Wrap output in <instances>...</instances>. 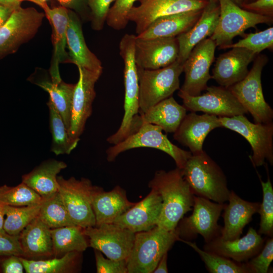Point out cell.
Returning <instances> with one entry per match:
<instances>
[{
	"label": "cell",
	"instance_id": "1",
	"mask_svg": "<svg viewBox=\"0 0 273 273\" xmlns=\"http://www.w3.org/2000/svg\"><path fill=\"white\" fill-rule=\"evenodd\" d=\"M148 187L161 196L162 208L157 225L167 231L174 230L188 212L192 210L193 194L181 170L176 168L168 171H157Z\"/></svg>",
	"mask_w": 273,
	"mask_h": 273
},
{
	"label": "cell",
	"instance_id": "2",
	"mask_svg": "<svg viewBox=\"0 0 273 273\" xmlns=\"http://www.w3.org/2000/svg\"><path fill=\"white\" fill-rule=\"evenodd\" d=\"M136 35L125 34L119 42V54L124 63V115L118 130L109 136L108 143L116 145L136 132L143 121L139 114V86L134 59Z\"/></svg>",
	"mask_w": 273,
	"mask_h": 273
},
{
	"label": "cell",
	"instance_id": "3",
	"mask_svg": "<svg viewBox=\"0 0 273 273\" xmlns=\"http://www.w3.org/2000/svg\"><path fill=\"white\" fill-rule=\"evenodd\" d=\"M181 170L194 195L221 204L228 201L231 191L226 176L204 151L192 155Z\"/></svg>",
	"mask_w": 273,
	"mask_h": 273
},
{
	"label": "cell",
	"instance_id": "4",
	"mask_svg": "<svg viewBox=\"0 0 273 273\" xmlns=\"http://www.w3.org/2000/svg\"><path fill=\"white\" fill-rule=\"evenodd\" d=\"M175 229L167 231L156 225L135 233L131 253L127 258V273H152L162 256L179 239Z\"/></svg>",
	"mask_w": 273,
	"mask_h": 273
},
{
	"label": "cell",
	"instance_id": "5",
	"mask_svg": "<svg viewBox=\"0 0 273 273\" xmlns=\"http://www.w3.org/2000/svg\"><path fill=\"white\" fill-rule=\"evenodd\" d=\"M183 64L177 60L157 69L137 67L139 86V114L142 115L158 102L172 96L179 89Z\"/></svg>",
	"mask_w": 273,
	"mask_h": 273
},
{
	"label": "cell",
	"instance_id": "6",
	"mask_svg": "<svg viewBox=\"0 0 273 273\" xmlns=\"http://www.w3.org/2000/svg\"><path fill=\"white\" fill-rule=\"evenodd\" d=\"M267 61L266 55L258 54L246 77L228 88L251 114L255 123L272 122L273 110L264 99L261 79L263 68Z\"/></svg>",
	"mask_w": 273,
	"mask_h": 273
},
{
	"label": "cell",
	"instance_id": "7",
	"mask_svg": "<svg viewBox=\"0 0 273 273\" xmlns=\"http://www.w3.org/2000/svg\"><path fill=\"white\" fill-rule=\"evenodd\" d=\"M162 131L161 128L156 125L143 122L136 132L107 149L108 161H114L119 154L127 150L147 147L156 149L167 154L174 160L176 167L183 169L192 154L172 143Z\"/></svg>",
	"mask_w": 273,
	"mask_h": 273
},
{
	"label": "cell",
	"instance_id": "8",
	"mask_svg": "<svg viewBox=\"0 0 273 273\" xmlns=\"http://www.w3.org/2000/svg\"><path fill=\"white\" fill-rule=\"evenodd\" d=\"M225 204L194 195L192 214L183 218L176 228L179 238L189 241L200 235L206 243L220 236L222 227L218 221Z\"/></svg>",
	"mask_w": 273,
	"mask_h": 273
},
{
	"label": "cell",
	"instance_id": "9",
	"mask_svg": "<svg viewBox=\"0 0 273 273\" xmlns=\"http://www.w3.org/2000/svg\"><path fill=\"white\" fill-rule=\"evenodd\" d=\"M220 15L216 28L210 37L216 46L224 49L232 43L233 38L259 24H270L272 17L242 9L232 0H219Z\"/></svg>",
	"mask_w": 273,
	"mask_h": 273
},
{
	"label": "cell",
	"instance_id": "10",
	"mask_svg": "<svg viewBox=\"0 0 273 273\" xmlns=\"http://www.w3.org/2000/svg\"><path fill=\"white\" fill-rule=\"evenodd\" d=\"M221 127L234 131L249 143L252 152L250 157L254 167L267 161L273 165V123H252L244 115L218 117Z\"/></svg>",
	"mask_w": 273,
	"mask_h": 273
},
{
	"label": "cell",
	"instance_id": "11",
	"mask_svg": "<svg viewBox=\"0 0 273 273\" xmlns=\"http://www.w3.org/2000/svg\"><path fill=\"white\" fill-rule=\"evenodd\" d=\"M58 192L73 223L84 229L96 225L92 205V196L95 186L86 178L66 179L57 176Z\"/></svg>",
	"mask_w": 273,
	"mask_h": 273
},
{
	"label": "cell",
	"instance_id": "12",
	"mask_svg": "<svg viewBox=\"0 0 273 273\" xmlns=\"http://www.w3.org/2000/svg\"><path fill=\"white\" fill-rule=\"evenodd\" d=\"M44 16L34 8L20 6L14 9L0 28V59L14 53L21 44L33 37Z\"/></svg>",
	"mask_w": 273,
	"mask_h": 273
},
{
	"label": "cell",
	"instance_id": "13",
	"mask_svg": "<svg viewBox=\"0 0 273 273\" xmlns=\"http://www.w3.org/2000/svg\"><path fill=\"white\" fill-rule=\"evenodd\" d=\"M205 90V93L196 96H190L180 90L177 94L183 100V106L191 112L201 111L227 117L248 113L228 88L211 86Z\"/></svg>",
	"mask_w": 273,
	"mask_h": 273
},
{
	"label": "cell",
	"instance_id": "14",
	"mask_svg": "<svg viewBox=\"0 0 273 273\" xmlns=\"http://www.w3.org/2000/svg\"><path fill=\"white\" fill-rule=\"evenodd\" d=\"M77 68L79 78L73 93L70 125L68 130L70 140L77 144L84 131L86 122L92 115L93 103L96 96L95 84L102 73Z\"/></svg>",
	"mask_w": 273,
	"mask_h": 273
},
{
	"label": "cell",
	"instance_id": "15",
	"mask_svg": "<svg viewBox=\"0 0 273 273\" xmlns=\"http://www.w3.org/2000/svg\"><path fill=\"white\" fill-rule=\"evenodd\" d=\"M215 42L210 37L198 43L183 64L185 80L181 91L192 96H199L206 89L211 78L210 68L214 59Z\"/></svg>",
	"mask_w": 273,
	"mask_h": 273
},
{
	"label": "cell",
	"instance_id": "16",
	"mask_svg": "<svg viewBox=\"0 0 273 273\" xmlns=\"http://www.w3.org/2000/svg\"><path fill=\"white\" fill-rule=\"evenodd\" d=\"M89 246L114 260H126L134 241L135 233L114 223L83 229Z\"/></svg>",
	"mask_w": 273,
	"mask_h": 273
},
{
	"label": "cell",
	"instance_id": "17",
	"mask_svg": "<svg viewBox=\"0 0 273 273\" xmlns=\"http://www.w3.org/2000/svg\"><path fill=\"white\" fill-rule=\"evenodd\" d=\"M128 15L129 21L135 25L136 35L144 31L156 19L182 12L203 10L208 0H138Z\"/></svg>",
	"mask_w": 273,
	"mask_h": 273
},
{
	"label": "cell",
	"instance_id": "18",
	"mask_svg": "<svg viewBox=\"0 0 273 273\" xmlns=\"http://www.w3.org/2000/svg\"><path fill=\"white\" fill-rule=\"evenodd\" d=\"M179 47L176 37L144 39L136 36L134 59L138 67L157 69L177 60Z\"/></svg>",
	"mask_w": 273,
	"mask_h": 273
},
{
	"label": "cell",
	"instance_id": "19",
	"mask_svg": "<svg viewBox=\"0 0 273 273\" xmlns=\"http://www.w3.org/2000/svg\"><path fill=\"white\" fill-rule=\"evenodd\" d=\"M221 127L218 116L207 113L198 115L191 112L186 114L173 133V138L188 147L192 155L199 154L204 151L203 143L208 133Z\"/></svg>",
	"mask_w": 273,
	"mask_h": 273
},
{
	"label": "cell",
	"instance_id": "20",
	"mask_svg": "<svg viewBox=\"0 0 273 273\" xmlns=\"http://www.w3.org/2000/svg\"><path fill=\"white\" fill-rule=\"evenodd\" d=\"M162 198L155 190L118 217L113 223L134 233L149 231L157 225L162 208Z\"/></svg>",
	"mask_w": 273,
	"mask_h": 273
},
{
	"label": "cell",
	"instance_id": "21",
	"mask_svg": "<svg viewBox=\"0 0 273 273\" xmlns=\"http://www.w3.org/2000/svg\"><path fill=\"white\" fill-rule=\"evenodd\" d=\"M265 240L253 228L242 238L224 240L220 236L205 243L203 250L238 263L247 261L262 249Z\"/></svg>",
	"mask_w": 273,
	"mask_h": 273
},
{
	"label": "cell",
	"instance_id": "22",
	"mask_svg": "<svg viewBox=\"0 0 273 273\" xmlns=\"http://www.w3.org/2000/svg\"><path fill=\"white\" fill-rule=\"evenodd\" d=\"M257 55L245 48H232L217 58L211 78L228 88L246 77L248 65Z\"/></svg>",
	"mask_w": 273,
	"mask_h": 273
},
{
	"label": "cell",
	"instance_id": "23",
	"mask_svg": "<svg viewBox=\"0 0 273 273\" xmlns=\"http://www.w3.org/2000/svg\"><path fill=\"white\" fill-rule=\"evenodd\" d=\"M135 204L128 200L125 191L119 186L108 192L95 186L92 205L96 219L95 226L112 223Z\"/></svg>",
	"mask_w": 273,
	"mask_h": 273
},
{
	"label": "cell",
	"instance_id": "24",
	"mask_svg": "<svg viewBox=\"0 0 273 273\" xmlns=\"http://www.w3.org/2000/svg\"><path fill=\"white\" fill-rule=\"evenodd\" d=\"M219 15V2H209L195 24L187 32L176 37L179 47L178 61L184 63L192 49L198 43L212 35L217 26Z\"/></svg>",
	"mask_w": 273,
	"mask_h": 273
},
{
	"label": "cell",
	"instance_id": "25",
	"mask_svg": "<svg viewBox=\"0 0 273 273\" xmlns=\"http://www.w3.org/2000/svg\"><path fill=\"white\" fill-rule=\"evenodd\" d=\"M228 201L229 203L225 204L222 215L224 226L220 237L224 240H233L240 237L244 227L258 212L260 203L246 201L233 190L230 192Z\"/></svg>",
	"mask_w": 273,
	"mask_h": 273
},
{
	"label": "cell",
	"instance_id": "26",
	"mask_svg": "<svg viewBox=\"0 0 273 273\" xmlns=\"http://www.w3.org/2000/svg\"><path fill=\"white\" fill-rule=\"evenodd\" d=\"M43 10L53 28L54 51L50 68L51 81H60L62 79L59 65L62 63H69V60L68 54L66 51L69 11L62 6L52 9L49 7Z\"/></svg>",
	"mask_w": 273,
	"mask_h": 273
},
{
	"label": "cell",
	"instance_id": "27",
	"mask_svg": "<svg viewBox=\"0 0 273 273\" xmlns=\"http://www.w3.org/2000/svg\"><path fill=\"white\" fill-rule=\"evenodd\" d=\"M66 37L69 63L90 71L102 72L101 61L90 51L85 43L79 19L70 11Z\"/></svg>",
	"mask_w": 273,
	"mask_h": 273
},
{
	"label": "cell",
	"instance_id": "28",
	"mask_svg": "<svg viewBox=\"0 0 273 273\" xmlns=\"http://www.w3.org/2000/svg\"><path fill=\"white\" fill-rule=\"evenodd\" d=\"M202 11H190L159 17L136 36L144 39L177 37L187 32L195 24Z\"/></svg>",
	"mask_w": 273,
	"mask_h": 273
},
{
	"label": "cell",
	"instance_id": "29",
	"mask_svg": "<svg viewBox=\"0 0 273 273\" xmlns=\"http://www.w3.org/2000/svg\"><path fill=\"white\" fill-rule=\"evenodd\" d=\"M51 229L37 216L21 231L19 241L24 258H39L53 256Z\"/></svg>",
	"mask_w": 273,
	"mask_h": 273
},
{
	"label": "cell",
	"instance_id": "30",
	"mask_svg": "<svg viewBox=\"0 0 273 273\" xmlns=\"http://www.w3.org/2000/svg\"><path fill=\"white\" fill-rule=\"evenodd\" d=\"M67 166L63 161L54 159L47 160L23 175L22 182L35 191L43 199H46L58 192L57 175Z\"/></svg>",
	"mask_w": 273,
	"mask_h": 273
},
{
	"label": "cell",
	"instance_id": "31",
	"mask_svg": "<svg viewBox=\"0 0 273 273\" xmlns=\"http://www.w3.org/2000/svg\"><path fill=\"white\" fill-rule=\"evenodd\" d=\"M187 109L171 96L140 115L142 121L156 125L166 133H174L187 114Z\"/></svg>",
	"mask_w": 273,
	"mask_h": 273
},
{
	"label": "cell",
	"instance_id": "32",
	"mask_svg": "<svg viewBox=\"0 0 273 273\" xmlns=\"http://www.w3.org/2000/svg\"><path fill=\"white\" fill-rule=\"evenodd\" d=\"M53 256L61 257L71 252H82L88 247L83 228L76 225L51 229Z\"/></svg>",
	"mask_w": 273,
	"mask_h": 273
},
{
	"label": "cell",
	"instance_id": "33",
	"mask_svg": "<svg viewBox=\"0 0 273 273\" xmlns=\"http://www.w3.org/2000/svg\"><path fill=\"white\" fill-rule=\"evenodd\" d=\"M81 252H71L61 257L48 259H32L21 257L27 273H68L75 272Z\"/></svg>",
	"mask_w": 273,
	"mask_h": 273
},
{
	"label": "cell",
	"instance_id": "34",
	"mask_svg": "<svg viewBox=\"0 0 273 273\" xmlns=\"http://www.w3.org/2000/svg\"><path fill=\"white\" fill-rule=\"evenodd\" d=\"M36 84L49 93V99L60 113L68 130L75 84L67 83L61 80L58 82L42 80L36 82Z\"/></svg>",
	"mask_w": 273,
	"mask_h": 273
},
{
	"label": "cell",
	"instance_id": "35",
	"mask_svg": "<svg viewBox=\"0 0 273 273\" xmlns=\"http://www.w3.org/2000/svg\"><path fill=\"white\" fill-rule=\"evenodd\" d=\"M50 129L52 135L51 151L56 155L69 154L77 146L70 139L68 130L56 108L49 99Z\"/></svg>",
	"mask_w": 273,
	"mask_h": 273
},
{
	"label": "cell",
	"instance_id": "36",
	"mask_svg": "<svg viewBox=\"0 0 273 273\" xmlns=\"http://www.w3.org/2000/svg\"><path fill=\"white\" fill-rule=\"evenodd\" d=\"M38 216L51 229L75 225L59 192L43 199Z\"/></svg>",
	"mask_w": 273,
	"mask_h": 273
},
{
	"label": "cell",
	"instance_id": "37",
	"mask_svg": "<svg viewBox=\"0 0 273 273\" xmlns=\"http://www.w3.org/2000/svg\"><path fill=\"white\" fill-rule=\"evenodd\" d=\"M178 241L193 248L200 256L210 273H250L245 262L238 263L230 259L201 249L195 242L179 238Z\"/></svg>",
	"mask_w": 273,
	"mask_h": 273
},
{
	"label": "cell",
	"instance_id": "38",
	"mask_svg": "<svg viewBox=\"0 0 273 273\" xmlns=\"http://www.w3.org/2000/svg\"><path fill=\"white\" fill-rule=\"evenodd\" d=\"M41 204V203L24 206L5 205L6 218L3 226L4 231L10 235H19L21 231L38 216Z\"/></svg>",
	"mask_w": 273,
	"mask_h": 273
},
{
	"label": "cell",
	"instance_id": "39",
	"mask_svg": "<svg viewBox=\"0 0 273 273\" xmlns=\"http://www.w3.org/2000/svg\"><path fill=\"white\" fill-rule=\"evenodd\" d=\"M43 199L23 182L15 187L0 186V203L12 206H24L41 203Z\"/></svg>",
	"mask_w": 273,
	"mask_h": 273
},
{
	"label": "cell",
	"instance_id": "40",
	"mask_svg": "<svg viewBox=\"0 0 273 273\" xmlns=\"http://www.w3.org/2000/svg\"><path fill=\"white\" fill-rule=\"evenodd\" d=\"M267 179L264 182L261 179L258 172H256L259 179L262 190V201L260 203L258 212L260 215L258 234L269 237L273 236V188L269 178L267 164L265 163Z\"/></svg>",
	"mask_w": 273,
	"mask_h": 273
},
{
	"label": "cell",
	"instance_id": "41",
	"mask_svg": "<svg viewBox=\"0 0 273 273\" xmlns=\"http://www.w3.org/2000/svg\"><path fill=\"white\" fill-rule=\"evenodd\" d=\"M273 47V27L246 35L243 39L236 43H232L225 49L233 48H245L256 54L265 49H272Z\"/></svg>",
	"mask_w": 273,
	"mask_h": 273
},
{
	"label": "cell",
	"instance_id": "42",
	"mask_svg": "<svg viewBox=\"0 0 273 273\" xmlns=\"http://www.w3.org/2000/svg\"><path fill=\"white\" fill-rule=\"evenodd\" d=\"M136 1L115 0L108 13L106 21L107 24L116 30L125 28L129 22L128 13Z\"/></svg>",
	"mask_w": 273,
	"mask_h": 273
},
{
	"label": "cell",
	"instance_id": "43",
	"mask_svg": "<svg viewBox=\"0 0 273 273\" xmlns=\"http://www.w3.org/2000/svg\"><path fill=\"white\" fill-rule=\"evenodd\" d=\"M273 260V239L264 243L261 251L255 256L245 262L250 273H267Z\"/></svg>",
	"mask_w": 273,
	"mask_h": 273
},
{
	"label": "cell",
	"instance_id": "44",
	"mask_svg": "<svg viewBox=\"0 0 273 273\" xmlns=\"http://www.w3.org/2000/svg\"><path fill=\"white\" fill-rule=\"evenodd\" d=\"M91 11L92 27L101 30L106 21L110 5L115 0H87Z\"/></svg>",
	"mask_w": 273,
	"mask_h": 273
},
{
	"label": "cell",
	"instance_id": "45",
	"mask_svg": "<svg viewBox=\"0 0 273 273\" xmlns=\"http://www.w3.org/2000/svg\"><path fill=\"white\" fill-rule=\"evenodd\" d=\"M97 273H127L126 260L105 258L99 250L95 249Z\"/></svg>",
	"mask_w": 273,
	"mask_h": 273
},
{
	"label": "cell",
	"instance_id": "46",
	"mask_svg": "<svg viewBox=\"0 0 273 273\" xmlns=\"http://www.w3.org/2000/svg\"><path fill=\"white\" fill-rule=\"evenodd\" d=\"M16 255L24 257L19 235H12L4 230L0 231V257Z\"/></svg>",
	"mask_w": 273,
	"mask_h": 273
},
{
	"label": "cell",
	"instance_id": "47",
	"mask_svg": "<svg viewBox=\"0 0 273 273\" xmlns=\"http://www.w3.org/2000/svg\"><path fill=\"white\" fill-rule=\"evenodd\" d=\"M241 8L253 13L272 17L273 0H255L243 4Z\"/></svg>",
	"mask_w": 273,
	"mask_h": 273
},
{
	"label": "cell",
	"instance_id": "48",
	"mask_svg": "<svg viewBox=\"0 0 273 273\" xmlns=\"http://www.w3.org/2000/svg\"><path fill=\"white\" fill-rule=\"evenodd\" d=\"M24 270L21 256L10 255L0 259V271L3 273H23Z\"/></svg>",
	"mask_w": 273,
	"mask_h": 273
},
{
	"label": "cell",
	"instance_id": "49",
	"mask_svg": "<svg viewBox=\"0 0 273 273\" xmlns=\"http://www.w3.org/2000/svg\"><path fill=\"white\" fill-rule=\"evenodd\" d=\"M15 9L0 5V28L9 18Z\"/></svg>",
	"mask_w": 273,
	"mask_h": 273
},
{
	"label": "cell",
	"instance_id": "50",
	"mask_svg": "<svg viewBox=\"0 0 273 273\" xmlns=\"http://www.w3.org/2000/svg\"><path fill=\"white\" fill-rule=\"evenodd\" d=\"M167 252L165 253L159 260L156 267L153 272L167 273L168 272L167 266Z\"/></svg>",
	"mask_w": 273,
	"mask_h": 273
},
{
	"label": "cell",
	"instance_id": "51",
	"mask_svg": "<svg viewBox=\"0 0 273 273\" xmlns=\"http://www.w3.org/2000/svg\"><path fill=\"white\" fill-rule=\"evenodd\" d=\"M20 0H0V5L13 9L20 7Z\"/></svg>",
	"mask_w": 273,
	"mask_h": 273
},
{
	"label": "cell",
	"instance_id": "52",
	"mask_svg": "<svg viewBox=\"0 0 273 273\" xmlns=\"http://www.w3.org/2000/svg\"><path fill=\"white\" fill-rule=\"evenodd\" d=\"M5 205L0 203V231L4 230V223L5 216Z\"/></svg>",
	"mask_w": 273,
	"mask_h": 273
},
{
	"label": "cell",
	"instance_id": "53",
	"mask_svg": "<svg viewBox=\"0 0 273 273\" xmlns=\"http://www.w3.org/2000/svg\"><path fill=\"white\" fill-rule=\"evenodd\" d=\"M60 4L66 8H72L77 0H57Z\"/></svg>",
	"mask_w": 273,
	"mask_h": 273
},
{
	"label": "cell",
	"instance_id": "54",
	"mask_svg": "<svg viewBox=\"0 0 273 273\" xmlns=\"http://www.w3.org/2000/svg\"><path fill=\"white\" fill-rule=\"evenodd\" d=\"M30 1L31 2H33L39 6H40L41 8H42L43 10L46 8L49 7L47 2L48 0H20V2L21 3L22 1Z\"/></svg>",
	"mask_w": 273,
	"mask_h": 273
},
{
	"label": "cell",
	"instance_id": "55",
	"mask_svg": "<svg viewBox=\"0 0 273 273\" xmlns=\"http://www.w3.org/2000/svg\"><path fill=\"white\" fill-rule=\"evenodd\" d=\"M234 3L237 5L239 7H241L243 4L244 0H232Z\"/></svg>",
	"mask_w": 273,
	"mask_h": 273
},
{
	"label": "cell",
	"instance_id": "56",
	"mask_svg": "<svg viewBox=\"0 0 273 273\" xmlns=\"http://www.w3.org/2000/svg\"><path fill=\"white\" fill-rule=\"evenodd\" d=\"M255 1V0H254ZM253 0H244V2H243V4L244 3H250V2H253Z\"/></svg>",
	"mask_w": 273,
	"mask_h": 273
},
{
	"label": "cell",
	"instance_id": "57",
	"mask_svg": "<svg viewBox=\"0 0 273 273\" xmlns=\"http://www.w3.org/2000/svg\"><path fill=\"white\" fill-rule=\"evenodd\" d=\"M209 2H218L219 0H208Z\"/></svg>",
	"mask_w": 273,
	"mask_h": 273
},
{
	"label": "cell",
	"instance_id": "58",
	"mask_svg": "<svg viewBox=\"0 0 273 273\" xmlns=\"http://www.w3.org/2000/svg\"><path fill=\"white\" fill-rule=\"evenodd\" d=\"M1 257H0V259H1Z\"/></svg>",
	"mask_w": 273,
	"mask_h": 273
}]
</instances>
